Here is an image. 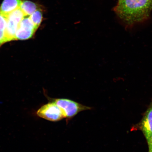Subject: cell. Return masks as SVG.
I'll list each match as a JSON object with an SVG mask.
<instances>
[{"label": "cell", "mask_w": 152, "mask_h": 152, "mask_svg": "<svg viewBox=\"0 0 152 152\" xmlns=\"http://www.w3.org/2000/svg\"><path fill=\"white\" fill-rule=\"evenodd\" d=\"M20 8L23 12L26 17L30 16L38 8V6L35 3L28 1H22Z\"/></svg>", "instance_id": "cell-8"}, {"label": "cell", "mask_w": 152, "mask_h": 152, "mask_svg": "<svg viewBox=\"0 0 152 152\" xmlns=\"http://www.w3.org/2000/svg\"><path fill=\"white\" fill-rule=\"evenodd\" d=\"M147 140L149 147L148 152H152V135L149 138L147 139Z\"/></svg>", "instance_id": "cell-12"}, {"label": "cell", "mask_w": 152, "mask_h": 152, "mask_svg": "<svg viewBox=\"0 0 152 152\" xmlns=\"http://www.w3.org/2000/svg\"><path fill=\"white\" fill-rule=\"evenodd\" d=\"M20 22L14 19L7 18V23L5 33L7 42L16 39V34Z\"/></svg>", "instance_id": "cell-7"}, {"label": "cell", "mask_w": 152, "mask_h": 152, "mask_svg": "<svg viewBox=\"0 0 152 152\" xmlns=\"http://www.w3.org/2000/svg\"><path fill=\"white\" fill-rule=\"evenodd\" d=\"M37 28L29 17H25L19 24L16 34V39H28L34 35Z\"/></svg>", "instance_id": "cell-4"}, {"label": "cell", "mask_w": 152, "mask_h": 152, "mask_svg": "<svg viewBox=\"0 0 152 152\" xmlns=\"http://www.w3.org/2000/svg\"><path fill=\"white\" fill-rule=\"evenodd\" d=\"M152 9V0H119L114 9L126 28L147 20Z\"/></svg>", "instance_id": "cell-1"}, {"label": "cell", "mask_w": 152, "mask_h": 152, "mask_svg": "<svg viewBox=\"0 0 152 152\" xmlns=\"http://www.w3.org/2000/svg\"><path fill=\"white\" fill-rule=\"evenodd\" d=\"M29 18L33 22L36 28H37L42 20V12L41 9L36 10L33 14L30 15Z\"/></svg>", "instance_id": "cell-9"}, {"label": "cell", "mask_w": 152, "mask_h": 152, "mask_svg": "<svg viewBox=\"0 0 152 152\" xmlns=\"http://www.w3.org/2000/svg\"><path fill=\"white\" fill-rule=\"evenodd\" d=\"M7 42V41L5 37V31L0 30V46L3 44Z\"/></svg>", "instance_id": "cell-11"}, {"label": "cell", "mask_w": 152, "mask_h": 152, "mask_svg": "<svg viewBox=\"0 0 152 152\" xmlns=\"http://www.w3.org/2000/svg\"><path fill=\"white\" fill-rule=\"evenodd\" d=\"M140 128L147 139L152 135V99L151 104L144 115Z\"/></svg>", "instance_id": "cell-5"}, {"label": "cell", "mask_w": 152, "mask_h": 152, "mask_svg": "<svg viewBox=\"0 0 152 152\" xmlns=\"http://www.w3.org/2000/svg\"><path fill=\"white\" fill-rule=\"evenodd\" d=\"M22 2L20 0H4L0 7V13L7 17L12 11L20 8Z\"/></svg>", "instance_id": "cell-6"}, {"label": "cell", "mask_w": 152, "mask_h": 152, "mask_svg": "<svg viewBox=\"0 0 152 152\" xmlns=\"http://www.w3.org/2000/svg\"><path fill=\"white\" fill-rule=\"evenodd\" d=\"M48 100L49 101L54 102L60 108L67 121L80 112L92 109L90 107L67 99L48 98Z\"/></svg>", "instance_id": "cell-2"}, {"label": "cell", "mask_w": 152, "mask_h": 152, "mask_svg": "<svg viewBox=\"0 0 152 152\" xmlns=\"http://www.w3.org/2000/svg\"><path fill=\"white\" fill-rule=\"evenodd\" d=\"M39 117L53 122H56L65 118L63 112L54 102L49 101L42 106L37 112Z\"/></svg>", "instance_id": "cell-3"}, {"label": "cell", "mask_w": 152, "mask_h": 152, "mask_svg": "<svg viewBox=\"0 0 152 152\" xmlns=\"http://www.w3.org/2000/svg\"><path fill=\"white\" fill-rule=\"evenodd\" d=\"M7 23V17L0 13V30L5 31Z\"/></svg>", "instance_id": "cell-10"}]
</instances>
